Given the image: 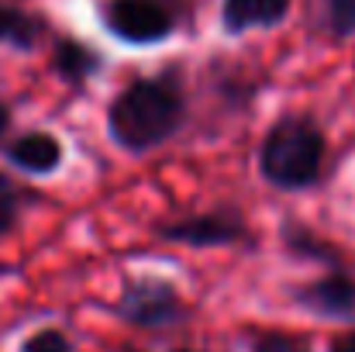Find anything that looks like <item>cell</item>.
<instances>
[{
	"label": "cell",
	"instance_id": "cell-1",
	"mask_svg": "<svg viewBox=\"0 0 355 352\" xmlns=\"http://www.w3.org/2000/svg\"><path fill=\"white\" fill-rule=\"evenodd\" d=\"M187 94L176 73L138 76L107 104V135L131 156L152 152L187 124Z\"/></svg>",
	"mask_w": 355,
	"mask_h": 352
},
{
	"label": "cell",
	"instance_id": "cell-2",
	"mask_svg": "<svg viewBox=\"0 0 355 352\" xmlns=\"http://www.w3.org/2000/svg\"><path fill=\"white\" fill-rule=\"evenodd\" d=\"M324 131L307 115H283L269 124L259 145V173L272 190H311L324 169Z\"/></svg>",
	"mask_w": 355,
	"mask_h": 352
},
{
	"label": "cell",
	"instance_id": "cell-3",
	"mask_svg": "<svg viewBox=\"0 0 355 352\" xmlns=\"http://www.w3.org/2000/svg\"><path fill=\"white\" fill-rule=\"evenodd\" d=\"M114 318L141 332H162L183 325L190 318V304L166 276H131L114 301Z\"/></svg>",
	"mask_w": 355,
	"mask_h": 352
},
{
	"label": "cell",
	"instance_id": "cell-4",
	"mask_svg": "<svg viewBox=\"0 0 355 352\" xmlns=\"http://www.w3.org/2000/svg\"><path fill=\"white\" fill-rule=\"evenodd\" d=\"M101 21L124 45H159L176 31V7L169 0H104Z\"/></svg>",
	"mask_w": 355,
	"mask_h": 352
},
{
	"label": "cell",
	"instance_id": "cell-5",
	"mask_svg": "<svg viewBox=\"0 0 355 352\" xmlns=\"http://www.w3.org/2000/svg\"><path fill=\"white\" fill-rule=\"evenodd\" d=\"M155 238L169 245H187V249H225V245H245L252 232L238 208H211V211L183 215L173 221H159Z\"/></svg>",
	"mask_w": 355,
	"mask_h": 352
},
{
	"label": "cell",
	"instance_id": "cell-6",
	"mask_svg": "<svg viewBox=\"0 0 355 352\" xmlns=\"http://www.w3.org/2000/svg\"><path fill=\"white\" fill-rule=\"evenodd\" d=\"M290 297L321 318H352L355 315V276L345 269H331L321 280L290 287Z\"/></svg>",
	"mask_w": 355,
	"mask_h": 352
},
{
	"label": "cell",
	"instance_id": "cell-7",
	"mask_svg": "<svg viewBox=\"0 0 355 352\" xmlns=\"http://www.w3.org/2000/svg\"><path fill=\"white\" fill-rule=\"evenodd\" d=\"M3 159H7L14 169L28 173V176H52V173L62 169L66 149H62V142H59L52 131L35 128V131H24V135L10 138V142L3 145Z\"/></svg>",
	"mask_w": 355,
	"mask_h": 352
},
{
	"label": "cell",
	"instance_id": "cell-8",
	"mask_svg": "<svg viewBox=\"0 0 355 352\" xmlns=\"http://www.w3.org/2000/svg\"><path fill=\"white\" fill-rule=\"evenodd\" d=\"M290 14V0H221V28L228 35H245L255 28H276Z\"/></svg>",
	"mask_w": 355,
	"mask_h": 352
},
{
	"label": "cell",
	"instance_id": "cell-9",
	"mask_svg": "<svg viewBox=\"0 0 355 352\" xmlns=\"http://www.w3.org/2000/svg\"><path fill=\"white\" fill-rule=\"evenodd\" d=\"M52 69H55L59 80L80 87V83L94 80V76L104 69V56H101L94 45L62 35V38H55V45H52Z\"/></svg>",
	"mask_w": 355,
	"mask_h": 352
},
{
	"label": "cell",
	"instance_id": "cell-10",
	"mask_svg": "<svg viewBox=\"0 0 355 352\" xmlns=\"http://www.w3.org/2000/svg\"><path fill=\"white\" fill-rule=\"evenodd\" d=\"M45 35H49V21L42 14H31L17 3L0 0V45L17 49V52H31L42 45Z\"/></svg>",
	"mask_w": 355,
	"mask_h": 352
},
{
	"label": "cell",
	"instance_id": "cell-11",
	"mask_svg": "<svg viewBox=\"0 0 355 352\" xmlns=\"http://www.w3.org/2000/svg\"><path fill=\"white\" fill-rule=\"evenodd\" d=\"M279 238L286 245V252L300 255V259H311V262H328V266H338V252L331 249V242L318 238L311 228L297 225V221H283Z\"/></svg>",
	"mask_w": 355,
	"mask_h": 352
},
{
	"label": "cell",
	"instance_id": "cell-12",
	"mask_svg": "<svg viewBox=\"0 0 355 352\" xmlns=\"http://www.w3.org/2000/svg\"><path fill=\"white\" fill-rule=\"evenodd\" d=\"M28 201H31V194H28L14 176L0 173V235H7V232L17 228V221H21Z\"/></svg>",
	"mask_w": 355,
	"mask_h": 352
},
{
	"label": "cell",
	"instance_id": "cell-13",
	"mask_svg": "<svg viewBox=\"0 0 355 352\" xmlns=\"http://www.w3.org/2000/svg\"><path fill=\"white\" fill-rule=\"evenodd\" d=\"M248 352H311V342L293 332L255 328V332H248Z\"/></svg>",
	"mask_w": 355,
	"mask_h": 352
},
{
	"label": "cell",
	"instance_id": "cell-14",
	"mask_svg": "<svg viewBox=\"0 0 355 352\" xmlns=\"http://www.w3.org/2000/svg\"><path fill=\"white\" fill-rule=\"evenodd\" d=\"M17 352H73V339L66 335V328H59V325H45V328H38V332H31Z\"/></svg>",
	"mask_w": 355,
	"mask_h": 352
},
{
	"label": "cell",
	"instance_id": "cell-15",
	"mask_svg": "<svg viewBox=\"0 0 355 352\" xmlns=\"http://www.w3.org/2000/svg\"><path fill=\"white\" fill-rule=\"evenodd\" d=\"M324 21L338 38L355 35V0H324Z\"/></svg>",
	"mask_w": 355,
	"mask_h": 352
},
{
	"label": "cell",
	"instance_id": "cell-16",
	"mask_svg": "<svg viewBox=\"0 0 355 352\" xmlns=\"http://www.w3.org/2000/svg\"><path fill=\"white\" fill-rule=\"evenodd\" d=\"M328 352H355V332L342 335V339H335V342L328 346Z\"/></svg>",
	"mask_w": 355,
	"mask_h": 352
},
{
	"label": "cell",
	"instance_id": "cell-17",
	"mask_svg": "<svg viewBox=\"0 0 355 352\" xmlns=\"http://www.w3.org/2000/svg\"><path fill=\"white\" fill-rule=\"evenodd\" d=\"M10 131V108L0 101V142H3V135Z\"/></svg>",
	"mask_w": 355,
	"mask_h": 352
},
{
	"label": "cell",
	"instance_id": "cell-18",
	"mask_svg": "<svg viewBox=\"0 0 355 352\" xmlns=\"http://www.w3.org/2000/svg\"><path fill=\"white\" fill-rule=\"evenodd\" d=\"M173 352H197V349H173Z\"/></svg>",
	"mask_w": 355,
	"mask_h": 352
},
{
	"label": "cell",
	"instance_id": "cell-19",
	"mask_svg": "<svg viewBox=\"0 0 355 352\" xmlns=\"http://www.w3.org/2000/svg\"><path fill=\"white\" fill-rule=\"evenodd\" d=\"M131 352H135V349H131Z\"/></svg>",
	"mask_w": 355,
	"mask_h": 352
}]
</instances>
